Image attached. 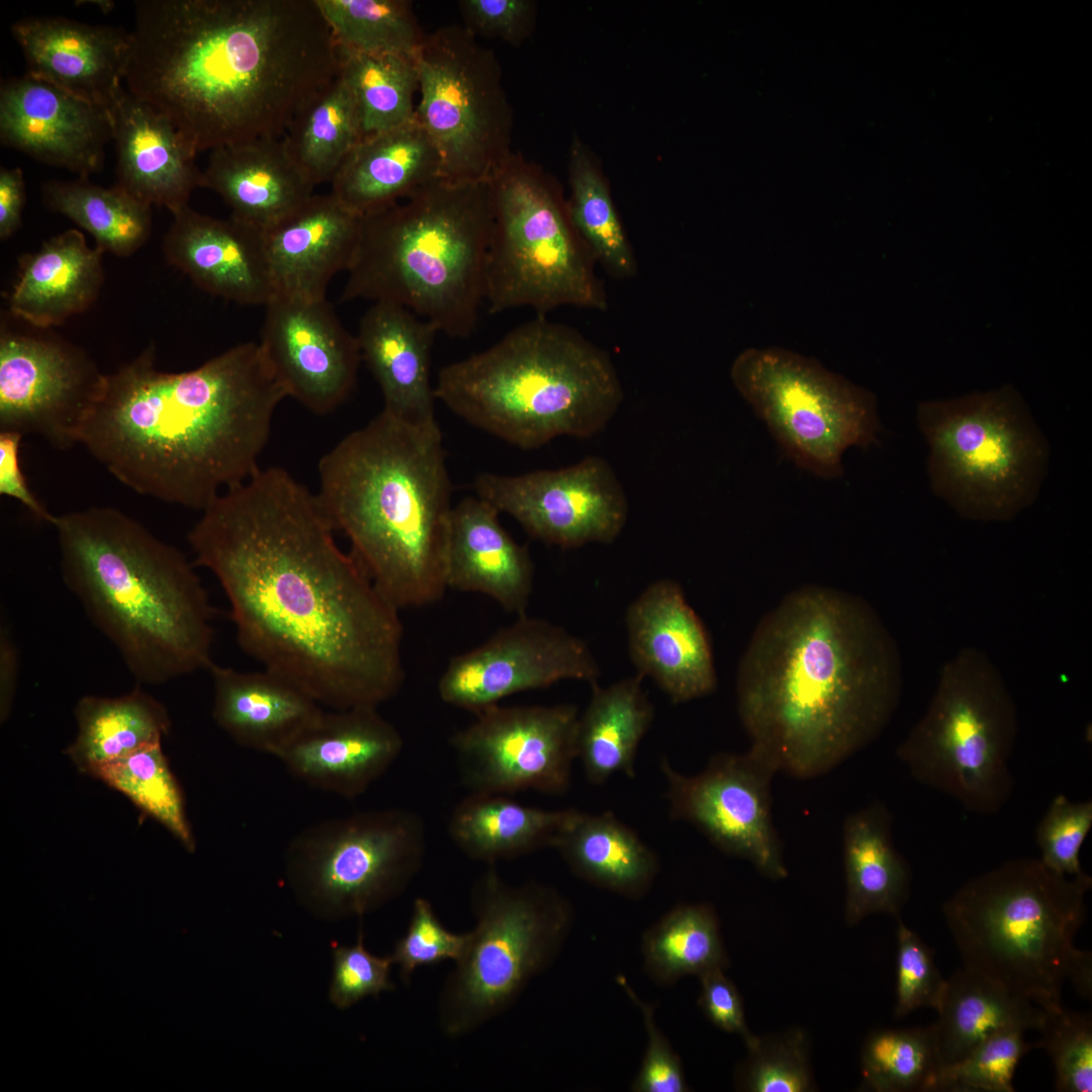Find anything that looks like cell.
Masks as SVG:
<instances>
[{"label": "cell", "mask_w": 1092, "mask_h": 1092, "mask_svg": "<svg viewBox=\"0 0 1092 1092\" xmlns=\"http://www.w3.org/2000/svg\"><path fill=\"white\" fill-rule=\"evenodd\" d=\"M1092 827V801L1072 802L1056 796L1036 827L1040 861L1064 876L1084 874L1079 853Z\"/></svg>", "instance_id": "db71d44e"}, {"label": "cell", "mask_w": 1092, "mask_h": 1092, "mask_svg": "<svg viewBox=\"0 0 1092 1092\" xmlns=\"http://www.w3.org/2000/svg\"><path fill=\"white\" fill-rule=\"evenodd\" d=\"M468 932L449 930L437 916L431 902L415 899L407 929L394 945L391 956L402 982L408 983L417 969L445 961L454 963L462 956Z\"/></svg>", "instance_id": "11a10c76"}, {"label": "cell", "mask_w": 1092, "mask_h": 1092, "mask_svg": "<svg viewBox=\"0 0 1092 1092\" xmlns=\"http://www.w3.org/2000/svg\"><path fill=\"white\" fill-rule=\"evenodd\" d=\"M896 642L862 598L807 584L758 623L740 660V721L778 771L828 774L876 740L900 700Z\"/></svg>", "instance_id": "3957f363"}, {"label": "cell", "mask_w": 1092, "mask_h": 1092, "mask_svg": "<svg viewBox=\"0 0 1092 1092\" xmlns=\"http://www.w3.org/2000/svg\"><path fill=\"white\" fill-rule=\"evenodd\" d=\"M392 965L391 956L378 957L367 950L360 930L354 945L334 948L330 1001L338 1009H348L367 996L392 991Z\"/></svg>", "instance_id": "6f0895ef"}, {"label": "cell", "mask_w": 1092, "mask_h": 1092, "mask_svg": "<svg viewBox=\"0 0 1092 1092\" xmlns=\"http://www.w3.org/2000/svg\"><path fill=\"white\" fill-rule=\"evenodd\" d=\"M492 217L489 181L443 179L361 217L341 300L394 303L468 338L484 301Z\"/></svg>", "instance_id": "ba28073f"}, {"label": "cell", "mask_w": 1092, "mask_h": 1092, "mask_svg": "<svg viewBox=\"0 0 1092 1092\" xmlns=\"http://www.w3.org/2000/svg\"><path fill=\"white\" fill-rule=\"evenodd\" d=\"M465 27L474 35L520 44L531 32L536 4L530 0H462Z\"/></svg>", "instance_id": "91938a15"}, {"label": "cell", "mask_w": 1092, "mask_h": 1092, "mask_svg": "<svg viewBox=\"0 0 1092 1092\" xmlns=\"http://www.w3.org/2000/svg\"><path fill=\"white\" fill-rule=\"evenodd\" d=\"M1092 879L1069 877L1039 858H1015L962 885L942 913L964 968L1043 1011L1063 1007L1070 980L1092 995V956L1074 944Z\"/></svg>", "instance_id": "9c48e42d"}, {"label": "cell", "mask_w": 1092, "mask_h": 1092, "mask_svg": "<svg viewBox=\"0 0 1092 1092\" xmlns=\"http://www.w3.org/2000/svg\"><path fill=\"white\" fill-rule=\"evenodd\" d=\"M163 253L206 292L245 305H266L275 295L263 233L232 216L212 217L189 205L175 212Z\"/></svg>", "instance_id": "4316f807"}, {"label": "cell", "mask_w": 1092, "mask_h": 1092, "mask_svg": "<svg viewBox=\"0 0 1092 1092\" xmlns=\"http://www.w3.org/2000/svg\"><path fill=\"white\" fill-rule=\"evenodd\" d=\"M103 254L90 247L80 231L70 229L23 255L8 297L11 315L29 326L51 329L86 311L103 285Z\"/></svg>", "instance_id": "e575fe53"}, {"label": "cell", "mask_w": 1092, "mask_h": 1092, "mask_svg": "<svg viewBox=\"0 0 1092 1092\" xmlns=\"http://www.w3.org/2000/svg\"><path fill=\"white\" fill-rule=\"evenodd\" d=\"M571 223L596 264L616 279L638 272L632 244L613 201L607 178L587 147L574 136L568 159Z\"/></svg>", "instance_id": "ee69618b"}, {"label": "cell", "mask_w": 1092, "mask_h": 1092, "mask_svg": "<svg viewBox=\"0 0 1092 1092\" xmlns=\"http://www.w3.org/2000/svg\"><path fill=\"white\" fill-rule=\"evenodd\" d=\"M641 949L647 976L660 985L728 966L716 912L705 903L672 908L646 930Z\"/></svg>", "instance_id": "f6af8a7d"}, {"label": "cell", "mask_w": 1092, "mask_h": 1092, "mask_svg": "<svg viewBox=\"0 0 1092 1092\" xmlns=\"http://www.w3.org/2000/svg\"><path fill=\"white\" fill-rule=\"evenodd\" d=\"M476 717L451 738L461 783L470 793L567 791L576 759L574 705L497 704Z\"/></svg>", "instance_id": "ac0fdd59"}, {"label": "cell", "mask_w": 1092, "mask_h": 1092, "mask_svg": "<svg viewBox=\"0 0 1092 1092\" xmlns=\"http://www.w3.org/2000/svg\"><path fill=\"white\" fill-rule=\"evenodd\" d=\"M1036 1048L1046 1051L1055 1067V1089L1059 1092L1092 1090V1017L1062 1007L1044 1011Z\"/></svg>", "instance_id": "f5cc1de1"}, {"label": "cell", "mask_w": 1092, "mask_h": 1092, "mask_svg": "<svg viewBox=\"0 0 1092 1092\" xmlns=\"http://www.w3.org/2000/svg\"><path fill=\"white\" fill-rule=\"evenodd\" d=\"M933 1022L941 1065L967 1056L988 1036L1005 1028L1038 1030L1045 1012L967 968L945 984Z\"/></svg>", "instance_id": "ab89813d"}, {"label": "cell", "mask_w": 1092, "mask_h": 1092, "mask_svg": "<svg viewBox=\"0 0 1092 1092\" xmlns=\"http://www.w3.org/2000/svg\"><path fill=\"white\" fill-rule=\"evenodd\" d=\"M64 583L140 684L213 663V609L192 563L111 507L56 516Z\"/></svg>", "instance_id": "8992f818"}, {"label": "cell", "mask_w": 1092, "mask_h": 1092, "mask_svg": "<svg viewBox=\"0 0 1092 1092\" xmlns=\"http://www.w3.org/2000/svg\"><path fill=\"white\" fill-rule=\"evenodd\" d=\"M492 226L484 301L490 313L560 306L605 311L609 301L595 261L575 232L558 182L513 154L489 180Z\"/></svg>", "instance_id": "8fae6325"}, {"label": "cell", "mask_w": 1092, "mask_h": 1092, "mask_svg": "<svg viewBox=\"0 0 1092 1092\" xmlns=\"http://www.w3.org/2000/svg\"><path fill=\"white\" fill-rule=\"evenodd\" d=\"M155 360L151 344L106 374L79 444L135 492L202 512L260 468L287 395L258 343L178 373Z\"/></svg>", "instance_id": "277c9868"}, {"label": "cell", "mask_w": 1092, "mask_h": 1092, "mask_svg": "<svg viewBox=\"0 0 1092 1092\" xmlns=\"http://www.w3.org/2000/svg\"><path fill=\"white\" fill-rule=\"evenodd\" d=\"M553 848L578 878L628 898L647 894L659 870L654 851L612 812L574 809Z\"/></svg>", "instance_id": "8d00e7d4"}, {"label": "cell", "mask_w": 1092, "mask_h": 1092, "mask_svg": "<svg viewBox=\"0 0 1092 1092\" xmlns=\"http://www.w3.org/2000/svg\"><path fill=\"white\" fill-rule=\"evenodd\" d=\"M362 139L357 105L340 71L297 112L282 136L291 160L314 187L332 182Z\"/></svg>", "instance_id": "7bdbcfd3"}, {"label": "cell", "mask_w": 1092, "mask_h": 1092, "mask_svg": "<svg viewBox=\"0 0 1092 1092\" xmlns=\"http://www.w3.org/2000/svg\"><path fill=\"white\" fill-rule=\"evenodd\" d=\"M643 678L636 673L608 687L592 685L589 703L578 717L576 758L595 785L617 774L635 777L637 750L654 718Z\"/></svg>", "instance_id": "f35d334b"}, {"label": "cell", "mask_w": 1092, "mask_h": 1092, "mask_svg": "<svg viewBox=\"0 0 1092 1092\" xmlns=\"http://www.w3.org/2000/svg\"><path fill=\"white\" fill-rule=\"evenodd\" d=\"M860 1066L868 1090L936 1091L942 1065L933 1024L871 1032L861 1048Z\"/></svg>", "instance_id": "c3c4849f"}, {"label": "cell", "mask_w": 1092, "mask_h": 1092, "mask_svg": "<svg viewBox=\"0 0 1092 1092\" xmlns=\"http://www.w3.org/2000/svg\"><path fill=\"white\" fill-rule=\"evenodd\" d=\"M22 437L15 432H0V494L19 502L36 520L53 525L56 516L33 494L22 473L19 460Z\"/></svg>", "instance_id": "6125c7cd"}, {"label": "cell", "mask_w": 1092, "mask_h": 1092, "mask_svg": "<svg viewBox=\"0 0 1092 1092\" xmlns=\"http://www.w3.org/2000/svg\"><path fill=\"white\" fill-rule=\"evenodd\" d=\"M316 496L376 588L398 610L445 594L451 483L438 424L382 410L318 462Z\"/></svg>", "instance_id": "5b68a950"}, {"label": "cell", "mask_w": 1092, "mask_h": 1092, "mask_svg": "<svg viewBox=\"0 0 1092 1092\" xmlns=\"http://www.w3.org/2000/svg\"><path fill=\"white\" fill-rule=\"evenodd\" d=\"M441 179V160L416 118L364 136L332 180V194L360 217L385 209Z\"/></svg>", "instance_id": "d6a6232c"}, {"label": "cell", "mask_w": 1092, "mask_h": 1092, "mask_svg": "<svg viewBox=\"0 0 1092 1092\" xmlns=\"http://www.w3.org/2000/svg\"><path fill=\"white\" fill-rule=\"evenodd\" d=\"M574 809L544 810L509 795L470 793L451 813L448 833L469 858L494 866L552 847Z\"/></svg>", "instance_id": "74e56055"}, {"label": "cell", "mask_w": 1092, "mask_h": 1092, "mask_svg": "<svg viewBox=\"0 0 1092 1092\" xmlns=\"http://www.w3.org/2000/svg\"><path fill=\"white\" fill-rule=\"evenodd\" d=\"M1017 734V706L1001 672L985 652L965 647L943 664L925 714L896 755L918 783L992 815L1013 791Z\"/></svg>", "instance_id": "30bf717a"}, {"label": "cell", "mask_w": 1092, "mask_h": 1092, "mask_svg": "<svg viewBox=\"0 0 1092 1092\" xmlns=\"http://www.w3.org/2000/svg\"><path fill=\"white\" fill-rule=\"evenodd\" d=\"M701 993L699 1006L704 1015L719 1029L741 1036L747 1049L757 1039L747 1026L741 995L724 969H716L699 977Z\"/></svg>", "instance_id": "94428289"}, {"label": "cell", "mask_w": 1092, "mask_h": 1092, "mask_svg": "<svg viewBox=\"0 0 1092 1092\" xmlns=\"http://www.w3.org/2000/svg\"><path fill=\"white\" fill-rule=\"evenodd\" d=\"M360 225L361 217L330 193L313 194L263 231L275 295L325 299L331 280L351 264Z\"/></svg>", "instance_id": "f1b7e54d"}, {"label": "cell", "mask_w": 1092, "mask_h": 1092, "mask_svg": "<svg viewBox=\"0 0 1092 1092\" xmlns=\"http://www.w3.org/2000/svg\"><path fill=\"white\" fill-rule=\"evenodd\" d=\"M417 119L441 160V179L489 181L512 153L513 111L494 53L465 26L426 34L414 56Z\"/></svg>", "instance_id": "2e32d148"}, {"label": "cell", "mask_w": 1092, "mask_h": 1092, "mask_svg": "<svg viewBox=\"0 0 1092 1092\" xmlns=\"http://www.w3.org/2000/svg\"><path fill=\"white\" fill-rule=\"evenodd\" d=\"M625 623L631 661L674 704L711 695L717 674L710 638L681 586L662 578L628 607Z\"/></svg>", "instance_id": "cb8c5ba5"}, {"label": "cell", "mask_w": 1092, "mask_h": 1092, "mask_svg": "<svg viewBox=\"0 0 1092 1092\" xmlns=\"http://www.w3.org/2000/svg\"><path fill=\"white\" fill-rule=\"evenodd\" d=\"M125 89L196 154L282 138L339 73L314 0H139Z\"/></svg>", "instance_id": "7a4b0ae2"}, {"label": "cell", "mask_w": 1092, "mask_h": 1092, "mask_svg": "<svg viewBox=\"0 0 1092 1092\" xmlns=\"http://www.w3.org/2000/svg\"><path fill=\"white\" fill-rule=\"evenodd\" d=\"M25 204V181L20 168H0V239L6 241L20 228Z\"/></svg>", "instance_id": "be15d7a7"}, {"label": "cell", "mask_w": 1092, "mask_h": 1092, "mask_svg": "<svg viewBox=\"0 0 1092 1092\" xmlns=\"http://www.w3.org/2000/svg\"><path fill=\"white\" fill-rule=\"evenodd\" d=\"M499 512L479 496H466L451 512L446 583L477 593L508 612L525 614L533 588V563L498 520Z\"/></svg>", "instance_id": "4dcf8cb0"}, {"label": "cell", "mask_w": 1092, "mask_h": 1092, "mask_svg": "<svg viewBox=\"0 0 1092 1092\" xmlns=\"http://www.w3.org/2000/svg\"><path fill=\"white\" fill-rule=\"evenodd\" d=\"M339 71L355 99L363 138L417 118L414 96L419 77L414 57L339 48Z\"/></svg>", "instance_id": "bcb514c9"}, {"label": "cell", "mask_w": 1092, "mask_h": 1092, "mask_svg": "<svg viewBox=\"0 0 1092 1092\" xmlns=\"http://www.w3.org/2000/svg\"><path fill=\"white\" fill-rule=\"evenodd\" d=\"M426 852V825L417 813L361 811L298 833L286 850V878L312 912L335 919L362 917L407 888Z\"/></svg>", "instance_id": "5bb4252c"}, {"label": "cell", "mask_w": 1092, "mask_h": 1092, "mask_svg": "<svg viewBox=\"0 0 1092 1092\" xmlns=\"http://www.w3.org/2000/svg\"><path fill=\"white\" fill-rule=\"evenodd\" d=\"M43 205L89 233L103 253L129 257L150 239L152 206L116 185L105 188L89 177L52 180L41 188Z\"/></svg>", "instance_id": "b9f144b4"}, {"label": "cell", "mask_w": 1092, "mask_h": 1092, "mask_svg": "<svg viewBox=\"0 0 1092 1092\" xmlns=\"http://www.w3.org/2000/svg\"><path fill=\"white\" fill-rule=\"evenodd\" d=\"M473 488L533 538L563 549L610 544L628 519V499L610 463L588 456L559 469L517 475L484 472Z\"/></svg>", "instance_id": "ffe728a7"}, {"label": "cell", "mask_w": 1092, "mask_h": 1092, "mask_svg": "<svg viewBox=\"0 0 1092 1092\" xmlns=\"http://www.w3.org/2000/svg\"><path fill=\"white\" fill-rule=\"evenodd\" d=\"M670 816L696 827L728 855L749 861L762 876H788L783 846L772 821L771 783L778 771L758 749L714 755L699 774L676 771L666 759Z\"/></svg>", "instance_id": "d6986e66"}, {"label": "cell", "mask_w": 1092, "mask_h": 1092, "mask_svg": "<svg viewBox=\"0 0 1092 1092\" xmlns=\"http://www.w3.org/2000/svg\"><path fill=\"white\" fill-rule=\"evenodd\" d=\"M259 347L286 395L327 415L352 391L362 360L356 336L327 299L274 295Z\"/></svg>", "instance_id": "7402d4cb"}, {"label": "cell", "mask_w": 1092, "mask_h": 1092, "mask_svg": "<svg viewBox=\"0 0 1092 1092\" xmlns=\"http://www.w3.org/2000/svg\"><path fill=\"white\" fill-rule=\"evenodd\" d=\"M897 983L894 1015L903 1018L922 1007L936 1010L945 984L933 950L897 918Z\"/></svg>", "instance_id": "9f6ffc18"}, {"label": "cell", "mask_w": 1092, "mask_h": 1092, "mask_svg": "<svg viewBox=\"0 0 1092 1092\" xmlns=\"http://www.w3.org/2000/svg\"><path fill=\"white\" fill-rule=\"evenodd\" d=\"M1025 1031L1015 1027L997 1031L960 1061L943 1066L936 1091L1013 1092L1016 1067L1034 1046L1026 1042Z\"/></svg>", "instance_id": "816d5d0a"}, {"label": "cell", "mask_w": 1092, "mask_h": 1092, "mask_svg": "<svg viewBox=\"0 0 1092 1092\" xmlns=\"http://www.w3.org/2000/svg\"><path fill=\"white\" fill-rule=\"evenodd\" d=\"M341 49L414 57L426 34L406 0H314Z\"/></svg>", "instance_id": "7dc6e473"}, {"label": "cell", "mask_w": 1092, "mask_h": 1092, "mask_svg": "<svg viewBox=\"0 0 1092 1092\" xmlns=\"http://www.w3.org/2000/svg\"><path fill=\"white\" fill-rule=\"evenodd\" d=\"M212 718L237 744L277 758L322 713L321 705L284 676L214 662Z\"/></svg>", "instance_id": "1f68e13d"}, {"label": "cell", "mask_w": 1092, "mask_h": 1092, "mask_svg": "<svg viewBox=\"0 0 1092 1092\" xmlns=\"http://www.w3.org/2000/svg\"><path fill=\"white\" fill-rule=\"evenodd\" d=\"M19 668L18 649L5 625L0 629V716L5 721L12 709Z\"/></svg>", "instance_id": "e7e4bbea"}, {"label": "cell", "mask_w": 1092, "mask_h": 1092, "mask_svg": "<svg viewBox=\"0 0 1092 1092\" xmlns=\"http://www.w3.org/2000/svg\"><path fill=\"white\" fill-rule=\"evenodd\" d=\"M48 330L1 320L0 432L33 434L67 450L79 444L106 374L82 348Z\"/></svg>", "instance_id": "e0dca14e"}, {"label": "cell", "mask_w": 1092, "mask_h": 1092, "mask_svg": "<svg viewBox=\"0 0 1092 1092\" xmlns=\"http://www.w3.org/2000/svg\"><path fill=\"white\" fill-rule=\"evenodd\" d=\"M470 903L475 925L437 1002L439 1029L452 1039L508 1011L557 959L574 918L571 904L554 887L513 886L493 866L476 879Z\"/></svg>", "instance_id": "7c38bea8"}, {"label": "cell", "mask_w": 1092, "mask_h": 1092, "mask_svg": "<svg viewBox=\"0 0 1092 1092\" xmlns=\"http://www.w3.org/2000/svg\"><path fill=\"white\" fill-rule=\"evenodd\" d=\"M617 982L641 1011L647 1034L645 1054L641 1067L631 1083V1090L634 1092L690 1091L680 1058L658 1027L654 1007L634 992L624 976H619Z\"/></svg>", "instance_id": "680465c9"}, {"label": "cell", "mask_w": 1092, "mask_h": 1092, "mask_svg": "<svg viewBox=\"0 0 1092 1092\" xmlns=\"http://www.w3.org/2000/svg\"><path fill=\"white\" fill-rule=\"evenodd\" d=\"M90 3L99 7L104 13L109 12L114 6V3L112 1H90Z\"/></svg>", "instance_id": "03108f58"}, {"label": "cell", "mask_w": 1092, "mask_h": 1092, "mask_svg": "<svg viewBox=\"0 0 1092 1092\" xmlns=\"http://www.w3.org/2000/svg\"><path fill=\"white\" fill-rule=\"evenodd\" d=\"M75 717L78 732L66 753L91 776L105 763L161 743L171 726L165 706L140 688L115 698L84 696Z\"/></svg>", "instance_id": "60d3db41"}, {"label": "cell", "mask_w": 1092, "mask_h": 1092, "mask_svg": "<svg viewBox=\"0 0 1092 1092\" xmlns=\"http://www.w3.org/2000/svg\"><path fill=\"white\" fill-rule=\"evenodd\" d=\"M116 183L140 201L172 214L203 187L196 153L173 123L124 87L111 110Z\"/></svg>", "instance_id": "83f0119b"}, {"label": "cell", "mask_w": 1092, "mask_h": 1092, "mask_svg": "<svg viewBox=\"0 0 1092 1092\" xmlns=\"http://www.w3.org/2000/svg\"><path fill=\"white\" fill-rule=\"evenodd\" d=\"M377 708L323 710L278 759L314 789L344 799L362 796L403 748L401 734Z\"/></svg>", "instance_id": "d4e9b609"}, {"label": "cell", "mask_w": 1092, "mask_h": 1092, "mask_svg": "<svg viewBox=\"0 0 1092 1092\" xmlns=\"http://www.w3.org/2000/svg\"><path fill=\"white\" fill-rule=\"evenodd\" d=\"M932 490L966 519L1008 522L1039 491L1049 445L1026 406L994 392L919 405Z\"/></svg>", "instance_id": "4fadbf2b"}, {"label": "cell", "mask_w": 1092, "mask_h": 1092, "mask_svg": "<svg viewBox=\"0 0 1092 1092\" xmlns=\"http://www.w3.org/2000/svg\"><path fill=\"white\" fill-rule=\"evenodd\" d=\"M335 532L316 493L260 467L202 511L188 542L249 656L321 706L378 707L404 681L399 610Z\"/></svg>", "instance_id": "6da1fadb"}, {"label": "cell", "mask_w": 1092, "mask_h": 1092, "mask_svg": "<svg viewBox=\"0 0 1092 1092\" xmlns=\"http://www.w3.org/2000/svg\"><path fill=\"white\" fill-rule=\"evenodd\" d=\"M106 109L28 74L2 80L0 141L78 177L99 172L112 141Z\"/></svg>", "instance_id": "603a6c76"}, {"label": "cell", "mask_w": 1092, "mask_h": 1092, "mask_svg": "<svg viewBox=\"0 0 1092 1092\" xmlns=\"http://www.w3.org/2000/svg\"><path fill=\"white\" fill-rule=\"evenodd\" d=\"M11 32L26 74L111 113L124 84L130 32L62 16L20 19Z\"/></svg>", "instance_id": "484cf974"}, {"label": "cell", "mask_w": 1092, "mask_h": 1092, "mask_svg": "<svg viewBox=\"0 0 1092 1092\" xmlns=\"http://www.w3.org/2000/svg\"><path fill=\"white\" fill-rule=\"evenodd\" d=\"M892 823L890 811L881 802L850 813L843 822L844 915L850 926L874 913L899 918L907 901L911 872L895 847Z\"/></svg>", "instance_id": "d590c367"}, {"label": "cell", "mask_w": 1092, "mask_h": 1092, "mask_svg": "<svg viewBox=\"0 0 1092 1092\" xmlns=\"http://www.w3.org/2000/svg\"><path fill=\"white\" fill-rule=\"evenodd\" d=\"M730 375L787 456L819 477L840 476L849 448L877 441L873 396L813 359L782 348H748L734 359Z\"/></svg>", "instance_id": "9a60e30c"}, {"label": "cell", "mask_w": 1092, "mask_h": 1092, "mask_svg": "<svg viewBox=\"0 0 1092 1092\" xmlns=\"http://www.w3.org/2000/svg\"><path fill=\"white\" fill-rule=\"evenodd\" d=\"M736 1072V1086L747 1092H807L814 1088L809 1039L794 1028L758 1037Z\"/></svg>", "instance_id": "f907efd6"}, {"label": "cell", "mask_w": 1092, "mask_h": 1092, "mask_svg": "<svg viewBox=\"0 0 1092 1092\" xmlns=\"http://www.w3.org/2000/svg\"><path fill=\"white\" fill-rule=\"evenodd\" d=\"M203 187L221 197L233 218L262 232L298 208L314 189L291 160L282 138L210 151Z\"/></svg>", "instance_id": "836d02e7"}, {"label": "cell", "mask_w": 1092, "mask_h": 1092, "mask_svg": "<svg viewBox=\"0 0 1092 1092\" xmlns=\"http://www.w3.org/2000/svg\"><path fill=\"white\" fill-rule=\"evenodd\" d=\"M437 333L431 323L403 306L372 302L356 335L361 359L380 387L383 411L415 425L438 424L431 384Z\"/></svg>", "instance_id": "f546056e"}, {"label": "cell", "mask_w": 1092, "mask_h": 1092, "mask_svg": "<svg viewBox=\"0 0 1092 1092\" xmlns=\"http://www.w3.org/2000/svg\"><path fill=\"white\" fill-rule=\"evenodd\" d=\"M600 674L582 639L523 614L482 644L452 657L439 678L438 694L447 705L477 714L514 694L566 679L594 685Z\"/></svg>", "instance_id": "44dd1931"}, {"label": "cell", "mask_w": 1092, "mask_h": 1092, "mask_svg": "<svg viewBox=\"0 0 1092 1092\" xmlns=\"http://www.w3.org/2000/svg\"><path fill=\"white\" fill-rule=\"evenodd\" d=\"M92 776L129 798L142 811L163 824L184 846L194 840L182 795L167 758L157 743L98 767Z\"/></svg>", "instance_id": "681fc988"}, {"label": "cell", "mask_w": 1092, "mask_h": 1092, "mask_svg": "<svg viewBox=\"0 0 1092 1092\" xmlns=\"http://www.w3.org/2000/svg\"><path fill=\"white\" fill-rule=\"evenodd\" d=\"M434 393L470 425L526 450L600 433L624 398L610 355L545 315L443 367Z\"/></svg>", "instance_id": "52a82bcc"}]
</instances>
